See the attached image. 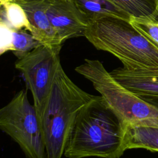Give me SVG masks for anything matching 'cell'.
I'll return each mask as SVG.
<instances>
[{
	"mask_svg": "<svg viewBox=\"0 0 158 158\" xmlns=\"http://www.w3.org/2000/svg\"><path fill=\"white\" fill-rule=\"evenodd\" d=\"M130 22L138 31L158 48V19L131 17Z\"/></svg>",
	"mask_w": 158,
	"mask_h": 158,
	"instance_id": "obj_14",
	"label": "cell"
},
{
	"mask_svg": "<svg viewBox=\"0 0 158 158\" xmlns=\"http://www.w3.org/2000/svg\"><path fill=\"white\" fill-rule=\"evenodd\" d=\"M111 75L134 94L144 98L158 99V71L135 70L124 67L111 72Z\"/></svg>",
	"mask_w": 158,
	"mask_h": 158,
	"instance_id": "obj_8",
	"label": "cell"
},
{
	"mask_svg": "<svg viewBox=\"0 0 158 158\" xmlns=\"http://www.w3.org/2000/svg\"><path fill=\"white\" fill-rule=\"evenodd\" d=\"M72 1L88 22L104 16H116L128 20L131 18L109 0Z\"/></svg>",
	"mask_w": 158,
	"mask_h": 158,
	"instance_id": "obj_10",
	"label": "cell"
},
{
	"mask_svg": "<svg viewBox=\"0 0 158 158\" xmlns=\"http://www.w3.org/2000/svg\"><path fill=\"white\" fill-rule=\"evenodd\" d=\"M85 36L97 49L117 57L125 68L158 71V48L128 20L104 16L89 20Z\"/></svg>",
	"mask_w": 158,
	"mask_h": 158,
	"instance_id": "obj_2",
	"label": "cell"
},
{
	"mask_svg": "<svg viewBox=\"0 0 158 158\" xmlns=\"http://www.w3.org/2000/svg\"><path fill=\"white\" fill-rule=\"evenodd\" d=\"M155 3H156V12L158 19V0H155Z\"/></svg>",
	"mask_w": 158,
	"mask_h": 158,
	"instance_id": "obj_16",
	"label": "cell"
},
{
	"mask_svg": "<svg viewBox=\"0 0 158 158\" xmlns=\"http://www.w3.org/2000/svg\"><path fill=\"white\" fill-rule=\"evenodd\" d=\"M46 12L62 43L72 38L85 36L88 20L72 0H48Z\"/></svg>",
	"mask_w": 158,
	"mask_h": 158,
	"instance_id": "obj_6",
	"label": "cell"
},
{
	"mask_svg": "<svg viewBox=\"0 0 158 158\" xmlns=\"http://www.w3.org/2000/svg\"><path fill=\"white\" fill-rule=\"evenodd\" d=\"M1 54L7 51H11L12 33L14 29L10 27L5 22L1 20Z\"/></svg>",
	"mask_w": 158,
	"mask_h": 158,
	"instance_id": "obj_15",
	"label": "cell"
},
{
	"mask_svg": "<svg viewBox=\"0 0 158 158\" xmlns=\"http://www.w3.org/2000/svg\"><path fill=\"white\" fill-rule=\"evenodd\" d=\"M62 45L42 44L18 59L15 67L19 70L33 96V105L41 119L60 67Z\"/></svg>",
	"mask_w": 158,
	"mask_h": 158,
	"instance_id": "obj_5",
	"label": "cell"
},
{
	"mask_svg": "<svg viewBox=\"0 0 158 158\" xmlns=\"http://www.w3.org/2000/svg\"><path fill=\"white\" fill-rule=\"evenodd\" d=\"M11 1V0H0V2L1 3V2H4L5 1Z\"/></svg>",
	"mask_w": 158,
	"mask_h": 158,
	"instance_id": "obj_17",
	"label": "cell"
},
{
	"mask_svg": "<svg viewBox=\"0 0 158 158\" xmlns=\"http://www.w3.org/2000/svg\"><path fill=\"white\" fill-rule=\"evenodd\" d=\"M0 128L18 144L27 158H47L41 120L26 91L17 92L0 109Z\"/></svg>",
	"mask_w": 158,
	"mask_h": 158,
	"instance_id": "obj_4",
	"label": "cell"
},
{
	"mask_svg": "<svg viewBox=\"0 0 158 158\" xmlns=\"http://www.w3.org/2000/svg\"><path fill=\"white\" fill-rule=\"evenodd\" d=\"M11 1H14V0H11Z\"/></svg>",
	"mask_w": 158,
	"mask_h": 158,
	"instance_id": "obj_18",
	"label": "cell"
},
{
	"mask_svg": "<svg viewBox=\"0 0 158 158\" xmlns=\"http://www.w3.org/2000/svg\"><path fill=\"white\" fill-rule=\"evenodd\" d=\"M125 125L101 96H94L79 112L64 156L67 158H120Z\"/></svg>",
	"mask_w": 158,
	"mask_h": 158,
	"instance_id": "obj_1",
	"label": "cell"
},
{
	"mask_svg": "<svg viewBox=\"0 0 158 158\" xmlns=\"http://www.w3.org/2000/svg\"><path fill=\"white\" fill-rule=\"evenodd\" d=\"M94 96L75 85L60 67L41 119L47 158H62L78 114Z\"/></svg>",
	"mask_w": 158,
	"mask_h": 158,
	"instance_id": "obj_3",
	"label": "cell"
},
{
	"mask_svg": "<svg viewBox=\"0 0 158 158\" xmlns=\"http://www.w3.org/2000/svg\"><path fill=\"white\" fill-rule=\"evenodd\" d=\"M41 45L42 44L31 33L21 29L13 30L11 51L17 59L21 58Z\"/></svg>",
	"mask_w": 158,
	"mask_h": 158,
	"instance_id": "obj_13",
	"label": "cell"
},
{
	"mask_svg": "<svg viewBox=\"0 0 158 158\" xmlns=\"http://www.w3.org/2000/svg\"><path fill=\"white\" fill-rule=\"evenodd\" d=\"M1 17L4 20H1L14 30H20L24 27L29 28V22L23 7L14 1H5L1 3Z\"/></svg>",
	"mask_w": 158,
	"mask_h": 158,
	"instance_id": "obj_12",
	"label": "cell"
},
{
	"mask_svg": "<svg viewBox=\"0 0 158 158\" xmlns=\"http://www.w3.org/2000/svg\"><path fill=\"white\" fill-rule=\"evenodd\" d=\"M123 146L125 151L143 148L158 152V127L139 125L126 127Z\"/></svg>",
	"mask_w": 158,
	"mask_h": 158,
	"instance_id": "obj_9",
	"label": "cell"
},
{
	"mask_svg": "<svg viewBox=\"0 0 158 158\" xmlns=\"http://www.w3.org/2000/svg\"><path fill=\"white\" fill-rule=\"evenodd\" d=\"M130 17L157 19L155 0H109Z\"/></svg>",
	"mask_w": 158,
	"mask_h": 158,
	"instance_id": "obj_11",
	"label": "cell"
},
{
	"mask_svg": "<svg viewBox=\"0 0 158 158\" xmlns=\"http://www.w3.org/2000/svg\"><path fill=\"white\" fill-rule=\"evenodd\" d=\"M24 9L28 22V31L42 44L55 46L62 45L52 27L46 10L48 0H14Z\"/></svg>",
	"mask_w": 158,
	"mask_h": 158,
	"instance_id": "obj_7",
	"label": "cell"
}]
</instances>
